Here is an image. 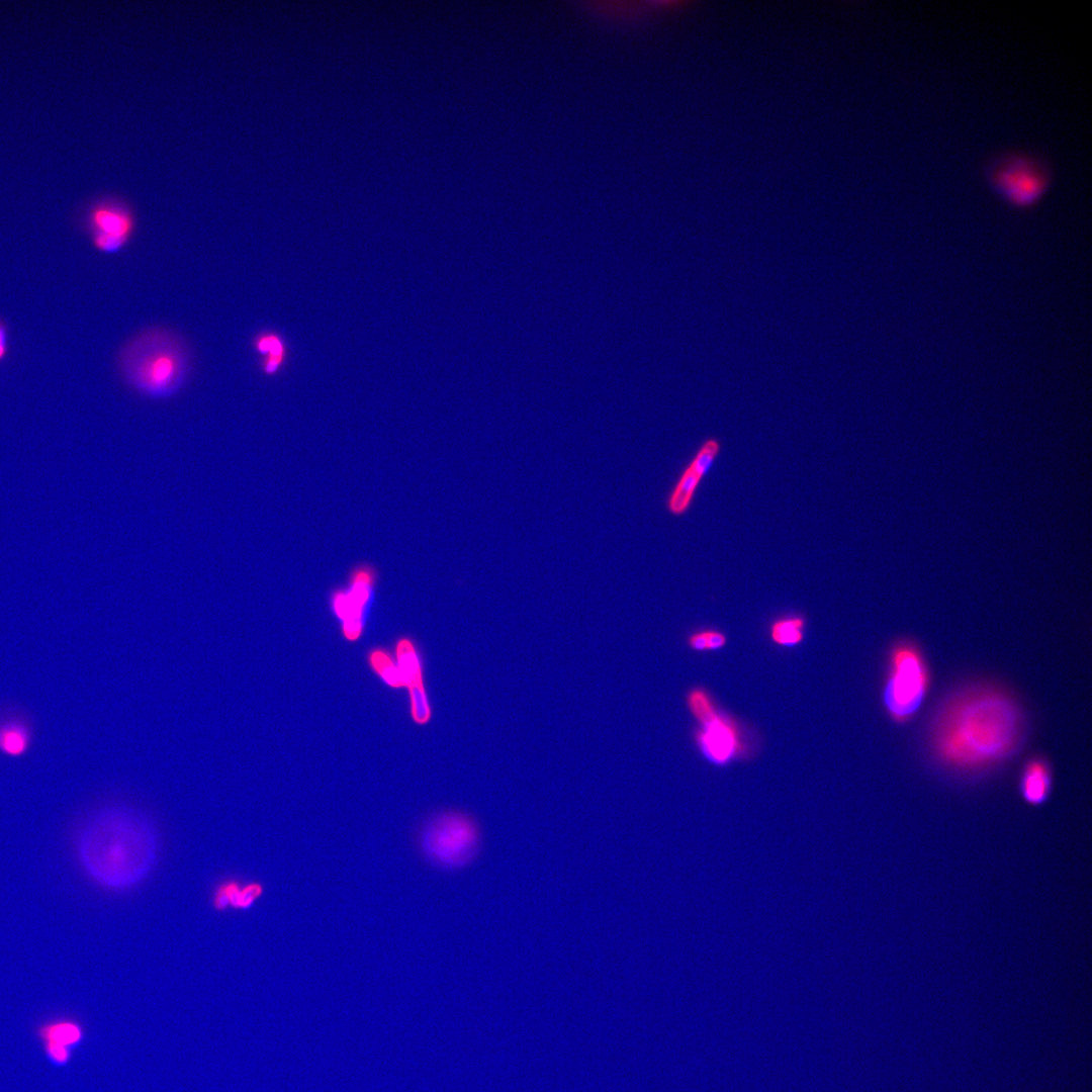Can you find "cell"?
I'll return each instance as SVG.
<instances>
[{"mask_svg":"<svg viewBox=\"0 0 1092 1092\" xmlns=\"http://www.w3.org/2000/svg\"><path fill=\"white\" fill-rule=\"evenodd\" d=\"M1023 719L1014 700L987 686L968 688L947 700L930 729V746L945 766L975 771L993 766L1018 747Z\"/></svg>","mask_w":1092,"mask_h":1092,"instance_id":"6da1fadb","label":"cell"},{"mask_svg":"<svg viewBox=\"0 0 1092 1092\" xmlns=\"http://www.w3.org/2000/svg\"><path fill=\"white\" fill-rule=\"evenodd\" d=\"M77 852L85 872L109 889L130 888L155 866L158 839L152 822L128 807H106L84 824Z\"/></svg>","mask_w":1092,"mask_h":1092,"instance_id":"7a4b0ae2","label":"cell"},{"mask_svg":"<svg viewBox=\"0 0 1092 1092\" xmlns=\"http://www.w3.org/2000/svg\"><path fill=\"white\" fill-rule=\"evenodd\" d=\"M117 369L122 380L136 392L151 398H166L178 392L192 370V354L187 341L165 327L147 328L120 348Z\"/></svg>","mask_w":1092,"mask_h":1092,"instance_id":"3957f363","label":"cell"},{"mask_svg":"<svg viewBox=\"0 0 1092 1092\" xmlns=\"http://www.w3.org/2000/svg\"><path fill=\"white\" fill-rule=\"evenodd\" d=\"M983 176L990 189L1003 200L1016 207H1029L1051 187L1053 169L1040 156L1007 150L987 159Z\"/></svg>","mask_w":1092,"mask_h":1092,"instance_id":"277c9868","label":"cell"},{"mask_svg":"<svg viewBox=\"0 0 1092 1092\" xmlns=\"http://www.w3.org/2000/svg\"><path fill=\"white\" fill-rule=\"evenodd\" d=\"M419 841L430 862L445 870H457L468 866L477 856L481 833L469 815L444 811L425 822Z\"/></svg>","mask_w":1092,"mask_h":1092,"instance_id":"5b68a950","label":"cell"},{"mask_svg":"<svg viewBox=\"0 0 1092 1092\" xmlns=\"http://www.w3.org/2000/svg\"><path fill=\"white\" fill-rule=\"evenodd\" d=\"M929 688V673L921 650L910 641L899 642L889 657L883 703L889 716L902 723L919 710Z\"/></svg>","mask_w":1092,"mask_h":1092,"instance_id":"8992f818","label":"cell"},{"mask_svg":"<svg viewBox=\"0 0 1092 1092\" xmlns=\"http://www.w3.org/2000/svg\"><path fill=\"white\" fill-rule=\"evenodd\" d=\"M687 704L701 725L696 732V743L709 761L723 765L742 753L743 747L736 723L716 710L704 689L691 690L687 696Z\"/></svg>","mask_w":1092,"mask_h":1092,"instance_id":"52a82bcc","label":"cell"},{"mask_svg":"<svg viewBox=\"0 0 1092 1092\" xmlns=\"http://www.w3.org/2000/svg\"><path fill=\"white\" fill-rule=\"evenodd\" d=\"M377 579L375 566L361 563L352 568L345 587L331 592V609L341 622L343 636L349 641H356L363 634Z\"/></svg>","mask_w":1092,"mask_h":1092,"instance_id":"ba28073f","label":"cell"},{"mask_svg":"<svg viewBox=\"0 0 1092 1092\" xmlns=\"http://www.w3.org/2000/svg\"><path fill=\"white\" fill-rule=\"evenodd\" d=\"M86 220L93 247L105 254L120 251L134 230L132 211L120 202L96 203L90 208Z\"/></svg>","mask_w":1092,"mask_h":1092,"instance_id":"9c48e42d","label":"cell"},{"mask_svg":"<svg viewBox=\"0 0 1092 1092\" xmlns=\"http://www.w3.org/2000/svg\"><path fill=\"white\" fill-rule=\"evenodd\" d=\"M36 719L32 711L15 700L0 701V753L9 758L27 755L35 742Z\"/></svg>","mask_w":1092,"mask_h":1092,"instance_id":"30bf717a","label":"cell"},{"mask_svg":"<svg viewBox=\"0 0 1092 1092\" xmlns=\"http://www.w3.org/2000/svg\"><path fill=\"white\" fill-rule=\"evenodd\" d=\"M395 655L396 664L408 689L410 698L427 696L421 657L414 642L406 637L400 638L395 645Z\"/></svg>","mask_w":1092,"mask_h":1092,"instance_id":"8fae6325","label":"cell"},{"mask_svg":"<svg viewBox=\"0 0 1092 1092\" xmlns=\"http://www.w3.org/2000/svg\"><path fill=\"white\" fill-rule=\"evenodd\" d=\"M1052 774L1043 759L1034 758L1026 763L1020 778V793L1031 805L1043 803L1050 795Z\"/></svg>","mask_w":1092,"mask_h":1092,"instance_id":"7c38bea8","label":"cell"},{"mask_svg":"<svg viewBox=\"0 0 1092 1092\" xmlns=\"http://www.w3.org/2000/svg\"><path fill=\"white\" fill-rule=\"evenodd\" d=\"M705 476L690 462L673 485L667 500V511L673 516L684 515L691 507L697 488Z\"/></svg>","mask_w":1092,"mask_h":1092,"instance_id":"4fadbf2b","label":"cell"},{"mask_svg":"<svg viewBox=\"0 0 1092 1092\" xmlns=\"http://www.w3.org/2000/svg\"><path fill=\"white\" fill-rule=\"evenodd\" d=\"M252 345L260 356V365L266 375L278 372L285 359V346L281 337L272 331H262L255 335Z\"/></svg>","mask_w":1092,"mask_h":1092,"instance_id":"5bb4252c","label":"cell"},{"mask_svg":"<svg viewBox=\"0 0 1092 1092\" xmlns=\"http://www.w3.org/2000/svg\"><path fill=\"white\" fill-rule=\"evenodd\" d=\"M263 892L258 883H251L241 887L235 882H226L219 886L213 897V905L216 909H224L228 906L234 908H248Z\"/></svg>","mask_w":1092,"mask_h":1092,"instance_id":"9a60e30c","label":"cell"},{"mask_svg":"<svg viewBox=\"0 0 1092 1092\" xmlns=\"http://www.w3.org/2000/svg\"><path fill=\"white\" fill-rule=\"evenodd\" d=\"M805 619L802 616H789L778 619L769 627L770 640L784 647H794L804 638Z\"/></svg>","mask_w":1092,"mask_h":1092,"instance_id":"2e32d148","label":"cell"},{"mask_svg":"<svg viewBox=\"0 0 1092 1092\" xmlns=\"http://www.w3.org/2000/svg\"><path fill=\"white\" fill-rule=\"evenodd\" d=\"M368 662L378 676L389 687H405L403 676L390 654L383 648H374L368 653Z\"/></svg>","mask_w":1092,"mask_h":1092,"instance_id":"e0dca14e","label":"cell"},{"mask_svg":"<svg viewBox=\"0 0 1092 1092\" xmlns=\"http://www.w3.org/2000/svg\"><path fill=\"white\" fill-rule=\"evenodd\" d=\"M687 642L696 651L716 650L726 645L727 637L720 631L703 630L691 634Z\"/></svg>","mask_w":1092,"mask_h":1092,"instance_id":"ac0fdd59","label":"cell"},{"mask_svg":"<svg viewBox=\"0 0 1092 1092\" xmlns=\"http://www.w3.org/2000/svg\"><path fill=\"white\" fill-rule=\"evenodd\" d=\"M47 1042H55L69 1045L77 1042L81 1037L80 1028L71 1022H61L49 1026L44 1031Z\"/></svg>","mask_w":1092,"mask_h":1092,"instance_id":"d6986e66","label":"cell"},{"mask_svg":"<svg viewBox=\"0 0 1092 1092\" xmlns=\"http://www.w3.org/2000/svg\"><path fill=\"white\" fill-rule=\"evenodd\" d=\"M721 449L715 438L707 439L698 449L691 463L704 475L709 472Z\"/></svg>","mask_w":1092,"mask_h":1092,"instance_id":"ffe728a7","label":"cell"},{"mask_svg":"<svg viewBox=\"0 0 1092 1092\" xmlns=\"http://www.w3.org/2000/svg\"><path fill=\"white\" fill-rule=\"evenodd\" d=\"M47 1044L51 1059L60 1063L65 1062L68 1059L69 1053L67 1046L55 1042H47Z\"/></svg>","mask_w":1092,"mask_h":1092,"instance_id":"44dd1931","label":"cell"},{"mask_svg":"<svg viewBox=\"0 0 1092 1092\" xmlns=\"http://www.w3.org/2000/svg\"><path fill=\"white\" fill-rule=\"evenodd\" d=\"M9 353V334L5 323L0 318V362H2Z\"/></svg>","mask_w":1092,"mask_h":1092,"instance_id":"7402d4cb","label":"cell"}]
</instances>
